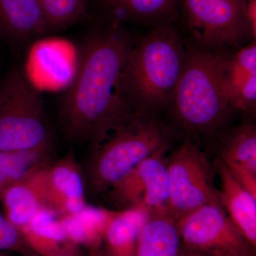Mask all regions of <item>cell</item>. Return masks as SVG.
<instances>
[{"instance_id": "cell-1", "label": "cell", "mask_w": 256, "mask_h": 256, "mask_svg": "<svg viewBox=\"0 0 256 256\" xmlns=\"http://www.w3.org/2000/svg\"><path fill=\"white\" fill-rule=\"evenodd\" d=\"M136 42L119 24L92 32L82 45L78 70L64 98L60 117L69 138L92 150L134 112L122 92V78Z\"/></svg>"}, {"instance_id": "cell-2", "label": "cell", "mask_w": 256, "mask_h": 256, "mask_svg": "<svg viewBox=\"0 0 256 256\" xmlns=\"http://www.w3.org/2000/svg\"><path fill=\"white\" fill-rule=\"evenodd\" d=\"M185 50V42L172 24L156 26L136 42L122 78V96L133 112L158 116L170 110Z\"/></svg>"}, {"instance_id": "cell-3", "label": "cell", "mask_w": 256, "mask_h": 256, "mask_svg": "<svg viewBox=\"0 0 256 256\" xmlns=\"http://www.w3.org/2000/svg\"><path fill=\"white\" fill-rule=\"evenodd\" d=\"M184 63L170 110L173 120L196 141L216 139L234 109L220 86L214 50L186 42Z\"/></svg>"}, {"instance_id": "cell-4", "label": "cell", "mask_w": 256, "mask_h": 256, "mask_svg": "<svg viewBox=\"0 0 256 256\" xmlns=\"http://www.w3.org/2000/svg\"><path fill=\"white\" fill-rule=\"evenodd\" d=\"M172 134L158 116L134 112L92 150L88 174L90 192L108 191L143 160L171 144Z\"/></svg>"}, {"instance_id": "cell-5", "label": "cell", "mask_w": 256, "mask_h": 256, "mask_svg": "<svg viewBox=\"0 0 256 256\" xmlns=\"http://www.w3.org/2000/svg\"><path fill=\"white\" fill-rule=\"evenodd\" d=\"M52 132L40 94L20 68L0 82V150L50 146Z\"/></svg>"}, {"instance_id": "cell-6", "label": "cell", "mask_w": 256, "mask_h": 256, "mask_svg": "<svg viewBox=\"0 0 256 256\" xmlns=\"http://www.w3.org/2000/svg\"><path fill=\"white\" fill-rule=\"evenodd\" d=\"M246 0H178L192 43L206 50L239 48L250 36Z\"/></svg>"}, {"instance_id": "cell-7", "label": "cell", "mask_w": 256, "mask_h": 256, "mask_svg": "<svg viewBox=\"0 0 256 256\" xmlns=\"http://www.w3.org/2000/svg\"><path fill=\"white\" fill-rule=\"evenodd\" d=\"M168 212L178 220L207 204L220 203L213 170L198 143L190 138L168 158Z\"/></svg>"}, {"instance_id": "cell-8", "label": "cell", "mask_w": 256, "mask_h": 256, "mask_svg": "<svg viewBox=\"0 0 256 256\" xmlns=\"http://www.w3.org/2000/svg\"><path fill=\"white\" fill-rule=\"evenodd\" d=\"M176 225L182 244L212 256H246L255 250L220 203L200 207Z\"/></svg>"}, {"instance_id": "cell-9", "label": "cell", "mask_w": 256, "mask_h": 256, "mask_svg": "<svg viewBox=\"0 0 256 256\" xmlns=\"http://www.w3.org/2000/svg\"><path fill=\"white\" fill-rule=\"evenodd\" d=\"M170 144L162 146L114 184L109 198L122 210L139 208L149 214L168 212L170 197L168 158Z\"/></svg>"}, {"instance_id": "cell-10", "label": "cell", "mask_w": 256, "mask_h": 256, "mask_svg": "<svg viewBox=\"0 0 256 256\" xmlns=\"http://www.w3.org/2000/svg\"><path fill=\"white\" fill-rule=\"evenodd\" d=\"M220 86L234 109L255 114L256 108V40L238 50H214Z\"/></svg>"}, {"instance_id": "cell-11", "label": "cell", "mask_w": 256, "mask_h": 256, "mask_svg": "<svg viewBox=\"0 0 256 256\" xmlns=\"http://www.w3.org/2000/svg\"><path fill=\"white\" fill-rule=\"evenodd\" d=\"M43 185L46 206L58 216L77 213L87 204L84 178L72 151L44 165Z\"/></svg>"}, {"instance_id": "cell-12", "label": "cell", "mask_w": 256, "mask_h": 256, "mask_svg": "<svg viewBox=\"0 0 256 256\" xmlns=\"http://www.w3.org/2000/svg\"><path fill=\"white\" fill-rule=\"evenodd\" d=\"M214 166L220 180L218 196L220 206L256 250V198L242 188L220 158Z\"/></svg>"}, {"instance_id": "cell-13", "label": "cell", "mask_w": 256, "mask_h": 256, "mask_svg": "<svg viewBox=\"0 0 256 256\" xmlns=\"http://www.w3.org/2000/svg\"><path fill=\"white\" fill-rule=\"evenodd\" d=\"M46 164L34 168L2 194L4 217L18 232L38 210L47 207L43 185V166Z\"/></svg>"}, {"instance_id": "cell-14", "label": "cell", "mask_w": 256, "mask_h": 256, "mask_svg": "<svg viewBox=\"0 0 256 256\" xmlns=\"http://www.w3.org/2000/svg\"><path fill=\"white\" fill-rule=\"evenodd\" d=\"M28 248L42 256H56L77 254L73 242L67 238L60 216L44 207L34 215L20 230Z\"/></svg>"}, {"instance_id": "cell-15", "label": "cell", "mask_w": 256, "mask_h": 256, "mask_svg": "<svg viewBox=\"0 0 256 256\" xmlns=\"http://www.w3.org/2000/svg\"><path fill=\"white\" fill-rule=\"evenodd\" d=\"M0 32L18 43L48 32L38 0H0Z\"/></svg>"}, {"instance_id": "cell-16", "label": "cell", "mask_w": 256, "mask_h": 256, "mask_svg": "<svg viewBox=\"0 0 256 256\" xmlns=\"http://www.w3.org/2000/svg\"><path fill=\"white\" fill-rule=\"evenodd\" d=\"M181 246L176 220L169 212L150 214L140 230L136 256H178Z\"/></svg>"}, {"instance_id": "cell-17", "label": "cell", "mask_w": 256, "mask_h": 256, "mask_svg": "<svg viewBox=\"0 0 256 256\" xmlns=\"http://www.w3.org/2000/svg\"><path fill=\"white\" fill-rule=\"evenodd\" d=\"M116 213L117 210L86 204L77 213L60 216V220L70 242L96 250L104 242L106 229Z\"/></svg>"}, {"instance_id": "cell-18", "label": "cell", "mask_w": 256, "mask_h": 256, "mask_svg": "<svg viewBox=\"0 0 256 256\" xmlns=\"http://www.w3.org/2000/svg\"><path fill=\"white\" fill-rule=\"evenodd\" d=\"M114 16V23L132 22L152 28L172 24L178 10V0H102Z\"/></svg>"}, {"instance_id": "cell-19", "label": "cell", "mask_w": 256, "mask_h": 256, "mask_svg": "<svg viewBox=\"0 0 256 256\" xmlns=\"http://www.w3.org/2000/svg\"><path fill=\"white\" fill-rule=\"evenodd\" d=\"M149 214L138 208L117 210L104 235L107 256H136L138 237Z\"/></svg>"}, {"instance_id": "cell-20", "label": "cell", "mask_w": 256, "mask_h": 256, "mask_svg": "<svg viewBox=\"0 0 256 256\" xmlns=\"http://www.w3.org/2000/svg\"><path fill=\"white\" fill-rule=\"evenodd\" d=\"M215 140L224 164L242 165L256 174V127L252 121L226 128Z\"/></svg>"}, {"instance_id": "cell-21", "label": "cell", "mask_w": 256, "mask_h": 256, "mask_svg": "<svg viewBox=\"0 0 256 256\" xmlns=\"http://www.w3.org/2000/svg\"><path fill=\"white\" fill-rule=\"evenodd\" d=\"M50 146L24 151L0 150V198L2 194L34 168L46 163Z\"/></svg>"}, {"instance_id": "cell-22", "label": "cell", "mask_w": 256, "mask_h": 256, "mask_svg": "<svg viewBox=\"0 0 256 256\" xmlns=\"http://www.w3.org/2000/svg\"><path fill=\"white\" fill-rule=\"evenodd\" d=\"M47 31H55L76 22L86 14L88 0H38Z\"/></svg>"}, {"instance_id": "cell-23", "label": "cell", "mask_w": 256, "mask_h": 256, "mask_svg": "<svg viewBox=\"0 0 256 256\" xmlns=\"http://www.w3.org/2000/svg\"><path fill=\"white\" fill-rule=\"evenodd\" d=\"M28 248L18 228L0 214V252H26Z\"/></svg>"}, {"instance_id": "cell-24", "label": "cell", "mask_w": 256, "mask_h": 256, "mask_svg": "<svg viewBox=\"0 0 256 256\" xmlns=\"http://www.w3.org/2000/svg\"><path fill=\"white\" fill-rule=\"evenodd\" d=\"M229 172L240 185L256 198V174L238 164H226Z\"/></svg>"}, {"instance_id": "cell-25", "label": "cell", "mask_w": 256, "mask_h": 256, "mask_svg": "<svg viewBox=\"0 0 256 256\" xmlns=\"http://www.w3.org/2000/svg\"><path fill=\"white\" fill-rule=\"evenodd\" d=\"M249 34L252 40L256 37V0H246L245 9Z\"/></svg>"}, {"instance_id": "cell-26", "label": "cell", "mask_w": 256, "mask_h": 256, "mask_svg": "<svg viewBox=\"0 0 256 256\" xmlns=\"http://www.w3.org/2000/svg\"><path fill=\"white\" fill-rule=\"evenodd\" d=\"M178 256H212L208 254H205V252H198V250H194V249L190 248L184 246L182 244L181 248H180V252H178Z\"/></svg>"}, {"instance_id": "cell-27", "label": "cell", "mask_w": 256, "mask_h": 256, "mask_svg": "<svg viewBox=\"0 0 256 256\" xmlns=\"http://www.w3.org/2000/svg\"><path fill=\"white\" fill-rule=\"evenodd\" d=\"M24 256H42L38 255L36 254H25ZM107 256L106 252H102V250H99L98 249H96V250H92V252H88L86 254H69V255H62V256Z\"/></svg>"}, {"instance_id": "cell-28", "label": "cell", "mask_w": 256, "mask_h": 256, "mask_svg": "<svg viewBox=\"0 0 256 256\" xmlns=\"http://www.w3.org/2000/svg\"><path fill=\"white\" fill-rule=\"evenodd\" d=\"M246 256H255V254H254V252H252V254H249V255Z\"/></svg>"}, {"instance_id": "cell-29", "label": "cell", "mask_w": 256, "mask_h": 256, "mask_svg": "<svg viewBox=\"0 0 256 256\" xmlns=\"http://www.w3.org/2000/svg\"><path fill=\"white\" fill-rule=\"evenodd\" d=\"M0 256H4L2 255V254H1V252H0Z\"/></svg>"}]
</instances>
